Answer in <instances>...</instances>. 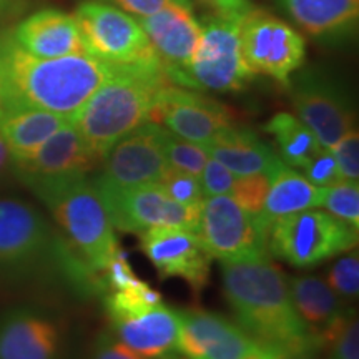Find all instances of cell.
<instances>
[{"label": "cell", "mask_w": 359, "mask_h": 359, "mask_svg": "<svg viewBox=\"0 0 359 359\" xmlns=\"http://www.w3.org/2000/svg\"><path fill=\"white\" fill-rule=\"evenodd\" d=\"M140 250L154 264L160 280L180 278L200 296L210 281L212 258L196 231L187 228H151L138 235Z\"/></svg>", "instance_id": "obj_15"}, {"label": "cell", "mask_w": 359, "mask_h": 359, "mask_svg": "<svg viewBox=\"0 0 359 359\" xmlns=\"http://www.w3.org/2000/svg\"><path fill=\"white\" fill-rule=\"evenodd\" d=\"M22 11V0H0V20L17 15Z\"/></svg>", "instance_id": "obj_42"}, {"label": "cell", "mask_w": 359, "mask_h": 359, "mask_svg": "<svg viewBox=\"0 0 359 359\" xmlns=\"http://www.w3.org/2000/svg\"><path fill=\"white\" fill-rule=\"evenodd\" d=\"M148 122L205 147L218 133L235 125L231 110L223 103L175 83H167L160 90Z\"/></svg>", "instance_id": "obj_14"}, {"label": "cell", "mask_w": 359, "mask_h": 359, "mask_svg": "<svg viewBox=\"0 0 359 359\" xmlns=\"http://www.w3.org/2000/svg\"><path fill=\"white\" fill-rule=\"evenodd\" d=\"M170 198L182 205H201L205 200L200 177L168 167L163 177L156 183Z\"/></svg>", "instance_id": "obj_31"}, {"label": "cell", "mask_w": 359, "mask_h": 359, "mask_svg": "<svg viewBox=\"0 0 359 359\" xmlns=\"http://www.w3.org/2000/svg\"><path fill=\"white\" fill-rule=\"evenodd\" d=\"M160 303L161 294L158 291L142 281L132 288L110 291V294L105 296V311L109 314V320L115 321L147 311Z\"/></svg>", "instance_id": "obj_28"}, {"label": "cell", "mask_w": 359, "mask_h": 359, "mask_svg": "<svg viewBox=\"0 0 359 359\" xmlns=\"http://www.w3.org/2000/svg\"><path fill=\"white\" fill-rule=\"evenodd\" d=\"M11 165H12V155L11 151H8L6 140H4L2 135H0V175L6 172Z\"/></svg>", "instance_id": "obj_43"}, {"label": "cell", "mask_w": 359, "mask_h": 359, "mask_svg": "<svg viewBox=\"0 0 359 359\" xmlns=\"http://www.w3.org/2000/svg\"><path fill=\"white\" fill-rule=\"evenodd\" d=\"M180 359H182V358H180Z\"/></svg>", "instance_id": "obj_45"}, {"label": "cell", "mask_w": 359, "mask_h": 359, "mask_svg": "<svg viewBox=\"0 0 359 359\" xmlns=\"http://www.w3.org/2000/svg\"><path fill=\"white\" fill-rule=\"evenodd\" d=\"M102 2L111 4V6L118 7L120 11L130 13L132 17L143 19V17L154 15L170 4L190 2V0H102Z\"/></svg>", "instance_id": "obj_40"}, {"label": "cell", "mask_w": 359, "mask_h": 359, "mask_svg": "<svg viewBox=\"0 0 359 359\" xmlns=\"http://www.w3.org/2000/svg\"><path fill=\"white\" fill-rule=\"evenodd\" d=\"M12 165L17 177L24 180L88 173L100 167L102 161L90 150L75 125L69 122L45 140L32 155L13 161Z\"/></svg>", "instance_id": "obj_21"}, {"label": "cell", "mask_w": 359, "mask_h": 359, "mask_svg": "<svg viewBox=\"0 0 359 359\" xmlns=\"http://www.w3.org/2000/svg\"><path fill=\"white\" fill-rule=\"evenodd\" d=\"M304 178L311 182L314 187L325 188L330 185L338 183L341 178V173L338 170V163H336L333 151L330 148L323 147L318 155L309 161L306 167L303 168Z\"/></svg>", "instance_id": "obj_36"}, {"label": "cell", "mask_w": 359, "mask_h": 359, "mask_svg": "<svg viewBox=\"0 0 359 359\" xmlns=\"http://www.w3.org/2000/svg\"><path fill=\"white\" fill-rule=\"evenodd\" d=\"M170 82L178 85L200 43L201 24L191 2L170 4L154 15L138 19Z\"/></svg>", "instance_id": "obj_17"}, {"label": "cell", "mask_w": 359, "mask_h": 359, "mask_svg": "<svg viewBox=\"0 0 359 359\" xmlns=\"http://www.w3.org/2000/svg\"><path fill=\"white\" fill-rule=\"evenodd\" d=\"M167 83L172 82L160 62L116 65L70 122L103 161L120 138L148 122L156 95Z\"/></svg>", "instance_id": "obj_4"}, {"label": "cell", "mask_w": 359, "mask_h": 359, "mask_svg": "<svg viewBox=\"0 0 359 359\" xmlns=\"http://www.w3.org/2000/svg\"><path fill=\"white\" fill-rule=\"evenodd\" d=\"M294 24L316 39H343L359 19V0H278Z\"/></svg>", "instance_id": "obj_24"}, {"label": "cell", "mask_w": 359, "mask_h": 359, "mask_svg": "<svg viewBox=\"0 0 359 359\" xmlns=\"http://www.w3.org/2000/svg\"><path fill=\"white\" fill-rule=\"evenodd\" d=\"M206 150L235 177L268 175L273 177L283 161L280 155L251 130L233 127L223 130L206 145Z\"/></svg>", "instance_id": "obj_23"}, {"label": "cell", "mask_w": 359, "mask_h": 359, "mask_svg": "<svg viewBox=\"0 0 359 359\" xmlns=\"http://www.w3.org/2000/svg\"><path fill=\"white\" fill-rule=\"evenodd\" d=\"M69 122L65 116L45 110H4L0 115V135L11 151L12 163L32 155L45 140Z\"/></svg>", "instance_id": "obj_26"}, {"label": "cell", "mask_w": 359, "mask_h": 359, "mask_svg": "<svg viewBox=\"0 0 359 359\" xmlns=\"http://www.w3.org/2000/svg\"><path fill=\"white\" fill-rule=\"evenodd\" d=\"M327 285L341 299L358 298L359 293V258L358 253H349L339 258L327 271Z\"/></svg>", "instance_id": "obj_32"}, {"label": "cell", "mask_w": 359, "mask_h": 359, "mask_svg": "<svg viewBox=\"0 0 359 359\" xmlns=\"http://www.w3.org/2000/svg\"><path fill=\"white\" fill-rule=\"evenodd\" d=\"M223 293L236 325L285 359L320 349L291 299L288 278L271 259L222 263Z\"/></svg>", "instance_id": "obj_2"}, {"label": "cell", "mask_w": 359, "mask_h": 359, "mask_svg": "<svg viewBox=\"0 0 359 359\" xmlns=\"http://www.w3.org/2000/svg\"><path fill=\"white\" fill-rule=\"evenodd\" d=\"M92 182L115 230L140 235L151 228H198L201 205L177 203L156 183L118 187L103 175Z\"/></svg>", "instance_id": "obj_7"}, {"label": "cell", "mask_w": 359, "mask_h": 359, "mask_svg": "<svg viewBox=\"0 0 359 359\" xmlns=\"http://www.w3.org/2000/svg\"><path fill=\"white\" fill-rule=\"evenodd\" d=\"M264 130L275 138L283 163L291 168L303 170L323 148L311 130L293 114H276Z\"/></svg>", "instance_id": "obj_27"}, {"label": "cell", "mask_w": 359, "mask_h": 359, "mask_svg": "<svg viewBox=\"0 0 359 359\" xmlns=\"http://www.w3.org/2000/svg\"><path fill=\"white\" fill-rule=\"evenodd\" d=\"M269 182H271V177H268V175L236 177L230 196L250 213L258 215L262 212L264 200H266Z\"/></svg>", "instance_id": "obj_33"}, {"label": "cell", "mask_w": 359, "mask_h": 359, "mask_svg": "<svg viewBox=\"0 0 359 359\" xmlns=\"http://www.w3.org/2000/svg\"><path fill=\"white\" fill-rule=\"evenodd\" d=\"M200 2L212 8L215 15L233 20H241L246 13L255 8L250 0H200Z\"/></svg>", "instance_id": "obj_41"}, {"label": "cell", "mask_w": 359, "mask_h": 359, "mask_svg": "<svg viewBox=\"0 0 359 359\" xmlns=\"http://www.w3.org/2000/svg\"><path fill=\"white\" fill-rule=\"evenodd\" d=\"M235 175L226 167H223L219 161L210 156L206 161L203 172L200 175V183L203 188L205 198L206 196H218V195H230L233 183H235Z\"/></svg>", "instance_id": "obj_37"}, {"label": "cell", "mask_w": 359, "mask_h": 359, "mask_svg": "<svg viewBox=\"0 0 359 359\" xmlns=\"http://www.w3.org/2000/svg\"><path fill=\"white\" fill-rule=\"evenodd\" d=\"M182 359H285L222 314L191 308L180 311Z\"/></svg>", "instance_id": "obj_12"}, {"label": "cell", "mask_w": 359, "mask_h": 359, "mask_svg": "<svg viewBox=\"0 0 359 359\" xmlns=\"http://www.w3.org/2000/svg\"><path fill=\"white\" fill-rule=\"evenodd\" d=\"M255 75L241 55L240 20L210 15L201 24V37L180 87L212 92L243 90Z\"/></svg>", "instance_id": "obj_8"}, {"label": "cell", "mask_w": 359, "mask_h": 359, "mask_svg": "<svg viewBox=\"0 0 359 359\" xmlns=\"http://www.w3.org/2000/svg\"><path fill=\"white\" fill-rule=\"evenodd\" d=\"M11 35L22 50L40 58L90 55L75 15L55 8L32 13Z\"/></svg>", "instance_id": "obj_18"}, {"label": "cell", "mask_w": 359, "mask_h": 359, "mask_svg": "<svg viewBox=\"0 0 359 359\" xmlns=\"http://www.w3.org/2000/svg\"><path fill=\"white\" fill-rule=\"evenodd\" d=\"M88 359H143L115 338L111 331L97 334L90 349Z\"/></svg>", "instance_id": "obj_39"}, {"label": "cell", "mask_w": 359, "mask_h": 359, "mask_svg": "<svg viewBox=\"0 0 359 359\" xmlns=\"http://www.w3.org/2000/svg\"><path fill=\"white\" fill-rule=\"evenodd\" d=\"M167 130L158 123L145 122L120 138L103 158V175L118 187L158 183L170 167L165 154Z\"/></svg>", "instance_id": "obj_16"}, {"label": "cell", "mask_w": 359, "mask_h": 359, "mask_svg": "<svg viewBox=\"0 0 359 359\" xmlns=\"http://www.w3.org/2000/svg\"><path fill=\"white\" fill-rule=\"evenodd\" d=\"M4 114V105H2V100H0V115Z\"/></svg>", "instance_id": "obj_44"}, {"label": "cell", "mask_w": 359, "mask_h": 359, "mask_svg": "<svg viewBox=\"0 0 359 359\" xmlns=\"http://www.w3.org/2000/svg\"><path fill=\"white\" fill-rule=\"evenodd\" d=\"M87 175L24 178L22 182L47 206L72 250L93 273L102 276L118 253L120 245L92 178Z\"/></svg>", "instance_id": "obj_5"}, {"label": "cell", "mask_w": 359, "mask_h": 359, "mask_svg": "<svg viewBox=\"0 0 359 359\" xmlns=\"http://www.w3.org/2000/svg\"><path fill=\"white\" fill-rule=\"evenodd\" d=\"M320 203L321 188L314 187L304 178V175H299L294 168L283 163L271 177L266 200L257 217L264 231H268L276 219L320 208Z\"/></svg>", "instance_id": "obj_25"}, {"label": "cell", "mask_w": 359, "mask_h": 359, "mask_svg": "<svg viewBox=\"0 0 359 359\" xmlns=\"http://www.w3.org/2000/svg\"><path fill=\"white\" fill-rule=\"evenodd\" d=\"M294 115L314 133L321 147L333 148L354 128V110L346 93L326 75L304 72L291 77Z\"/></svg>", "instance_id": "obj_13"}, {"label": "cell", "mask_w": 359, "mask_h": 359, "mask_svg": "<svg viewBox=\"0 0 359 359\" xmlns=\"http://www.w3.org/2000/svg\"><path fill=\"white\" fill-rule=\"evenodd\" d=\"M241 55L253 75L288 85L306 58L303 35L285 20L255 7L240 20Z\"/></svg>", "instance_id": "obj_9"}, {"label": "cell", "mask_w": 359, "mask_h": 359, "mask_svg": "<svg viewBox=\"0 0 359 359\" xmlns=\"http://www.w3.org/2000/svg\"><path fill=\"white\" fill-rule=\"evenodd\" d=\"M58 325L32 308H13L0 316V359H60Z\"/></svg>", "instance_id": "obj_20"}, {"label": "cell", "mask_w": 359, "mask_h": 359, "mask_svg": "<svg viewBox=\"0 0 359 359\" xmlns=\"http://www.w3.org/2000/svg\"><path fill=\"white\" fill-rule=\"evenodd\" d=\"M102 281L103 288H110L111 291L132 288V286L142 283L140 278L135 275L133 268L130 266L127 255L122 251V248L118 250V253L115 255L109 266L105 268V271L102 273Z\"/></svg>", "instance_id": "obj_38"}, {"label": "cell", "mask_w": 359, "mask_h": 359, "mask_svg": "<svg viewBox=\"0 0 359 359\" xmlns=\"http://www.w3.org/2000/svg\"><path fill=\"white\" fill-rule=\"evenodd\" d=\"M288 288L303 325L320 348H325L351 311L344 309L339 296L318 276L290 278Z\"/></svg>", "instance_id": "obj_22"}, {"label": "cell", "mask_w": 359, "mask_h": 359, "mask_svg": "<svg viewBox=\"0 0 359 359\" xmlns=\"http://www.w3.org/2000/svg\"><path fill=\"white\" fill-rule=\"evenodd\" d=\"M208 257L222 263L268 258L266 231L257 215L238 205L230 195L206 196L196 228Z\"/></svg>", "instance_id": "obj_10"}, {"label": "cell", "mask_w": 359, "mask_h": 359, "mask_svg": "<svg viewBox=\"0 0 359 359\" xmlns=\"http://www.w3.org/2000/svg\"><path fill=\"white\" fill-rule=\"evenodd\" d=\"M320 206L333 217L359 230V185L353 180H339L334 185L321 188Z\"/></svg>", "instance_id": "obj_29"}, {"label": "cell", "mask_w": 359, "mask_h": 359, "mask_svg": "<svg viewBox=\"0 0 359 359\" xmlns=\"http://www.w3.org/2000/svg\"><path fill=\"white\" fill-rule=\"evenodd\" d=\"M330 359H359V323L356 313H349L346 321L327 341Z\"/></svg>", "instance_id": "obj_34"}, {"label": "cell", "mask_w": 359, "mask_h": 359, "mask_svg": "<svg viewBox=\"0 0 359 359\" xmlns=\"http://www.w3.org/2000/svg\"><path fill=\"white\" fill-rule=\"evenodd\" d=\"M114 336L143 359H180V311L161 302L147 311L110 321Z\"/></svg>", "instance_id": "obj_19"}, {"label": "cell", "mask_w": 359, "mask_h": 359, "mask_svg": "<svg viewBox=\"0 0 359 359\" xmlns=\"http://www.w3.org/2000/svg\"><path fill=\"white\" fill-rule=\"evenodd\" d=\"M115 69L116 65L93 55H30L15 43L11 30L0 34V100L4 110H45L72 120Z\"/></svg>", "instance_id": "obj_1"}, {"label": "cell", "mask_w": 359, "mask_h": 359, "mask_svg": "<svg viewBox=\"0 0 359 359\" xmlns=\"http://www.w3.org/2000/svg\"><path fill=\"white\" fill-rule=\"evenodd\" d=\"M165 154H167L170 167L191 173L195 177H200L206 161L210 160V154L205 145L180 138L170 133L168 130L165 133Z\"/></svg>", "instance_id": "obj_30"}, {"label": "cell", "mask_w": 359, "mask_h": 359, "mask_svg": "<svg viewBox=\"0 0 359 359\" xmlns=\"http://www.w3.org/2000/svg\"><path fill=\"white\" fill-rule=\"evenodd\" d=\"M90 55L111 65L160 62L140 22L102 0L80 4L74 13Z\"/></svg>", "instance_id": "obj_11"}, {"label": "cell", "mask_w": 359, "mask_h": 359, "mask_svg": "<svg viewBox=\"0 0 359 359\" xmlns=\"http://www.w3.org/2000/svg\"><path fill=\"white\" fill-rule=\"evenodd\" d=\"M343 180H359V135L354 127L331 148Z\"/></svg>", "instance_id": "obj_35"}, {"label": "cell", "mask_w": 359, "mask_h": 359, "mask_svg": "<svg viewBox=\"0 0 359 359\" xmlns=\"http://www.w3.org/2000/svg\"><path fill=\"white\" fill-rule=\"evenodd\" d=\"M358 245V228L321 210H306L276 219L266 231V250L291 266H316Z\"/></svg>", "instance_id": "obj_6"}, {"label": "cell", "mask_w": 359, "mask_h": 359, "mask_svg": "<svg viewBox=\"0 0 359 359\" xmlns=\"http://www.w3.org/2000/svg\"><path fill=\"white\" fill-rule=\"evenodd\" d=\"M55 275L83 294L103 290L65 238L27 201L0 198V280L22 281Z\"/></svg>", "instance_id": "obj_3"}]
</instances>
